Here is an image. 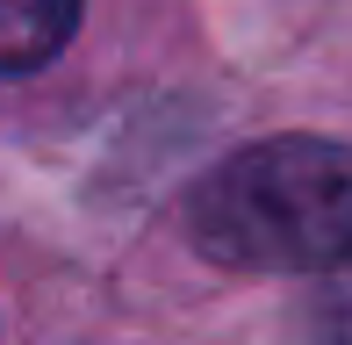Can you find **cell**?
<instances>
[{
    "label": "cell",
    "instance_id": "6da1fadb",
    "mask_svg": "<svg viewBox=\"0 0 352 345\" xmlns=\"http://www.w3.org/2000/svg\"><path fill=\"white\" fill-rule=\"evenodd\" d=\"M201 259L245 274L338 266L352 252V151L331 137H266L230 151L187 194Z\"/></svg>",
    "mask_w": 352,
    "mask_h": 345
},
{
    "label": "cell",
    "instance_id": "7a4b0ae2",
    "mask_svg": "<svg viewBox=\"0 0 352 345\" xmlns=\"http://www.w3.org/2000/svg\"><path fill=\"white\" fill-rule=\"evenodd\" d=\"M79 0H0V72H36L65 51Z\"/></svg>",
    "mask_w": 352,
    "mask_h": 345
},
{
    "label": "cell",
    "instance_id": "3957f363",
    "mask_svg": "<svg viewBox=\"0 0 352 345\" xmlns=\"http://www.w3.org/2000/svg\"><path fill=\"white\" fill-rule=\"evenodd\" d=\"M316 324L331 345H352V252L338 266H324V288H316Z\"/></svg>",
    "mask_w": 352,
    "mask_h": 345
}]
</instances>
